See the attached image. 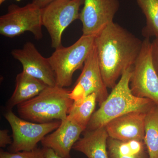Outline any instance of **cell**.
Segmentation results:
<instances>
[{
  "mask_svg": "<svg viewBox=\"0 0 158 158\" xmlns=\"http://www.w3.org/2000/svg\"><path fill=\"white\" fill-rule=\"evenodd\" d=\"M142 43L141 40L113 22L95 36L99 65L107 88L113 89L125 71L133 67Z\"/></svg>",
  "mask_w": 158,
  "mask_h": 158,
  "instance_id": "6da1fadb",
  "label": "cell"
},
{
  "mask_svg": "<svg viewBox=\"0 0 158 158\" xmlns=\"http://www.w3.org/2000/svg\"><path fill=\"white\" fill-rule=\"evenodd\" d=\"M132 67L125 71L107 98L94 113L86 131L105 127L111 120L127 113H146L156 105L149 99L138 97L133 94L130 86Z\"/></svg>",
  "mask_w": 158,
  "mask_h": 158,
  "instance_id": "7a4b0ae2",
  "label": "cell"
},
{
  "mask_svg": "<svg viewBox=\"0 0 158 158\" xmlns=\"http://www.w3.org/2000/svg\"><path fill=\"white\" fill-rule=\"evenodd\" d=\"M69 92L57 85L48 86L37 96L18 105V113L20 118L36 123L64 120L73 102Z\"/></svg>",
  "mask_w": 158,
  "mask_h": 158,
  "instance_id": "3957f363",
  "label": "cell"
},
{
  "mask_svg": "<svg viewBox=\"0 0 158 158\" xmlns=\"http://www.w3.org/2000/svg\"><path fill=\"white\" fill-rule=\"evenodd\" d=\"M95 36L81 37L68 47L55 49L48 58L55 73L57 86L65 88L72 83L75 72L84 66L94 45Z\"/></svg>",
  "mask_w": 158,
  "mask_h": 158,
  "instance_id": "277c9868",
  "label": "cell"
},
{
  "mask_svg": "<svg viewBox=\"0 0 158 158\" xmlns=\"http://www.w3.org/2000/svg\"><path fill=\"white\" fill-rule=\"evenodd\" d=\"M41 9L31 2L23 7L11 4L0 17V34L13 38L29 32L36 40L42 39Z\"/></svg>",
  "mask_w": 158,
  "mask_h": 158,
  "instance_id": "5b68a950",
  "label": "cell"
},
{
  "mask_svg": "<svg viewBox=\"0 0 158 158\" xmlns=\"http://www.w3.org/2000/svg\"><path fill=\"white\" fill-rule=\"evenodd\" d=\"M84 3V0H55L41 9L43 26L49 34L52 48L62 46L63 32L79 19V10Z\"/></svg>",
  "mask_w": 158,
  "mask_h": 158,
  "instance_id": "8992f818",
  "label": "cell"
},
{
  "mask_svg": "<svg viewBox=\"0 0 158 158\" xmlns=\"http://www.w3.org/2000/svg\"><path fill=\"white\" fill-rule=\"evenodd\" d=\"M12 132V143L10 152L29 151L37 147V144L46 136L58 128L61 120L44 123H36L19 118L11 110L5 115Z\"/></svg>",
  "mask_w": 158,
  "mask_h": 158,
  "instance_id": "52a82bcc",
  "label": "cell"
},
{
  "mask_svg": "<svg viewBox=\"0 0 158 158\" xmlns=\"http://www.w3.org/2000/svg\"><path fill=\"white\" fill-rule=\"evenodd\" d=\"M151 43L148 37L143 41L133 66L130 88L134 95L149 99L158 105V75L152 59Z\"/></svg>",
  "mask_w": 158,
  "mask_h": 158,
  "instance_id": "ba28073f",
  "label": "cell"
},
{
  "mask_svg": "<svg viewBox=\"0 0 158 158\" xmlns=\"http://www.w3.org/2000/svg\"><path fill=\"white\" fill-rule=\"evenodd\" d=\"M93 93L96 94L99 106L109 95L101 73L95 44L85 61L74 87L69 92V96L74 102H80Z\"/></svg>",
  "mask_w": 158,
  "mask_h": 158,
  "instance_id": "9c48e42d",
  "label": "cell"
},
{
  "mask_svg": "<svg viewBox=\"0 0 158 158\" xmlns=\"http://www.w3.org/2000/svg\"><path fill=\"white\" fill-rule=\"evenodd\" d=\"M119 7L118 0H84L79 16L83 35L97 36L113 22Z\"/></svg>",
  "mask_w": 158,
  "mask_h": 158,
  "instance_id": "30bf717a",
  "label": "cell"
},
{
  "mask_svg": "<svg viewBox=\"0 0 158 158\" xmlns=\"http://www.w3.org/2000/svg\"><path fill=\"white\" fill-rule=\"evenodd\" d=\"M14 59L20 62L23 71L43 82L47 86L56 85L55 73L48 58L43 56L34 44L27 42L22 48L11 51Z\"/></svg>",
  "mask_w": 158,
  "mask_h": 158,
  "instance_id": "8fae6325",
  "label": "cell"
},
{
  "mask_svg": "<svg viewBox=\"0 0 158 158\" xmlns=\"http://www.w3.org/2000/svg\"><path fill=\"white\" fill-rule=\"evenodd\" d=\"M85 130L76 122L68 118L61 120L59 127L46 136L42 141L43 147L53 150L63 158H71L70 151Z\"/></svg>",
  "mask_w": 158,
  "mask_h": 158,
  "instance_id": "7c38bea8",
  "label": "cell"
},
{
  "mask_svg": "<svg viewBox=\"0 0 158 158\" xmlns=\"http://www.w3.org/2000/svg\"><path fill=\"white\" fill-rule=\"evenodd\" d=\"M147 113L132 112L111 120L105 126L109 137L121 141H144Z\"/></svg>",
  "mask_w": 158,
  "mask_h": 158,
  "instance_id": "4fadbf2b",
  "label": "cell"
},
{
  "mask_svg": "<svg viewBox=\"0 0 158 158\" xmlns=\"http://www.w3.org/2000/svg\"><path fill=\"white\" fill-rule=\"evenodd\" d=\"M109 138L105 127L92 131L86 130L83 138L76 142L73 149L88 158H110L107 150Z\"/></svg>",
  "mask_w": 158,
  "mask_h": 158,
  "instance_id": "5bb4252c",
  "label": "cell"
},
{
  "mask_svg": "<svg viewBox=\"0 0 158 158\" xmlns=\"http://www.w3.org/2000/svg\"><path fill=\"white\" fill-rule=\"evenodd\" d=\"M46 85L25 72L18 74L15 78L14 92L8 102L9 110L35 97L46 88Z\"/></svg>",
  "mask_w": 158,
  "mask_h": 158,
  "instance_id": "9a60e30c",
  "label": "cell"
},
{
  "mask_svg": "<svg viewBox=\"0 0 158 158\" xmlns=\"http://www.w3.org/2000/svg\"><path fill=\"white\" fill-rule=\"evenodd\" d=\"M144 142L149 158H158V105L146 113Z\"/></svg>",
  "mask_w": 158,
  "mask_h": 158,
  "instance_id": "2e32d148",
  "label": "cell"
},
{
  "mask_svg": "<svg viewBox=\"0 0 158 158\" xmlns=\"http://www.w3.org/2000/svg\"><path fill=\"white\" fill-rule=\"evenodd\" d=\"M97 101L96 94H90L80 102H74L67 117L85 130L94 113Z\"/></svg>",
  "mask_w": 158,
  "mask_h": 158,
  "instance_id": "e0dca14e",
  "label": "cell"
},
{
  "mask_svg": "<svg viewBox=\"0 0 158 158\" xmlns=\"http://www.w3.org/2000/svg\"><path fill=\"white\" fill-rule=\"evenodd\" d=\"M146 18L145 37H158V0H136Z\"/></svg>",
  "mask_w": 158,
  "mask_h": 158,
  "instance_id": "ac0fdd59",
  "label": "cell"
},
{
  "mask_svg": "<svg viewBox=\"0 0 158 158\" xmlns=\"http://www.w3.org/2000/svg\"><path fill=\"white\" fill-rule=\"evenodd\" d=\"M0 158H45V149L36 148L29 151L8 152L1 149Z\"/></svg>",
  "mask_w": 158,
  "mask_h": 158,
  "instance_id": "d6986e66",
  "label": "cell"
},
{
  "mask_svg": "<svg viewBox=\"0 0 158 158\" xmlns=\"http://www.w3.org/2000/svg\"><path fill=\"white\" fill-rule=\"evenodd\" d=\"M151 57L153 64L158 75V37L151 43Z\"/></svg>",
  "mask_w": 158,
  "mask_h": 158,
  "instance_id": "ffe728a7",
  "label": "cell"
},
{
  "mask_svg": "<svg viewBox=\"0 0 158 158\" xmlns=\"http://www.w3.org/2000/svg\"><path fill=\"white\" fill-rule=\"evenodd\" d=\"M9 131L7 129L0 131V147H6L7 145L12 144V141L11 136L9 135Z\"/></svg>",
  "mask_w": 158,
  "mask_h": 158,
  "instance_id": "44dd1931",
  "label": "cell"
},
{
  "mask_svg": "<svg viewBox=\"0 0 158 158\" xmlns=\"http://www.w3.org/2000/svg\"><path fill=\"white\" fill-rule=\"evenodd\" d=\"M108 152L110 158H144V156H140L132 154L121 155L108 151Z\"/></svg>",
  "mask_w": 158,
  "mask_h": 158,
  "instance_id": "7402d4cb",
  "label": "cell"
},
{
  "mask_svg": "<svg viewBox=\"0 0 158 158\" xmlns=\"http://www.w3.org/2000/svg\"><path fill=\"white\" fill-rule=\"evenodd\" d=\"M55 0H33L32 3L40 9H43Z\"/></svg>",
  "mask_w": 158,
  "mask_h": 158,
  "instance_id": "603a6c76",
  "label": "cell"
},
{
  "mask_svg": "<svg viewBox=\"0 0 158 158\" xmlns=\"http://www.w3.org/2000/svg\"><path fill=\"white\" fill-rule=\"evenodd\" d=\"M45 158H63L57 154L53 150L50 148H44Z\"/></svg>",
  "mask_w": 158,
  "mask_h": 158,
  "instance_id": "cb8c5ba5",
  "label": "cell"
},
{
  "mask_svg": "<svg viewBox=\"0 0 158 158\" xmlns=\"http://www.w3.org/2000/svg\"><path fill=\"white\" fill-rule=\"evenodd\" d=\"M16 1H17V2H19V1H20L21 0H16Z\"/></svg>",
  "mask_w": 158,
  "mask_h": 158,
  "instance_id": "d4e9b609",
  "label": "cell"
}]
</instances>
